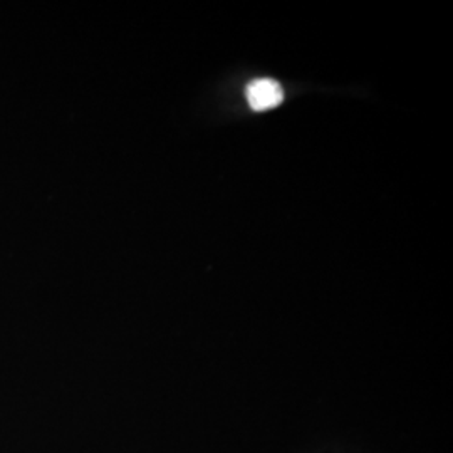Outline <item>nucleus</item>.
<instances>
[{"mask_svg": "<svg viewBox=\"0 0 453 453\" xmlns=\"http://www.w3.org/2000/svg\"><path fill=\"white\" fill-rule=\"evenodd\" d=\"M245 96L249 101V106L260 113L279 106L284 99V89L279 82L271 78H260L247 86Z\"/></svg>", "mask_w": 453, "mask_h": 453, "instance_id": "obj_1", "label": "nucleus"}]
</instances>
